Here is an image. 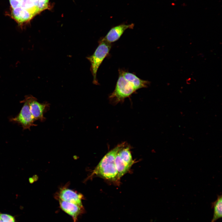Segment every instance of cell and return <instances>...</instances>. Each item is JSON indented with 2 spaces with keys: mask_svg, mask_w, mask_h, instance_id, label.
I'll return each instance as SVG.
<instances>
[{
  "mask_svg": "<svg viewBox=\"0 0 222 222\" xmlns=\"http://www.w3.org/2000/svg\"><path fill=\"white\" fill-rule=\"evenodd\" d=\"M121 146V144L118 145L103 157L94 170L93 174L112 181L119 180L115 165V158Z\"/></svg>",
  "mask_w": 222,
  "mask_h": 222,
  "instance_id": "obj_1",
  "label": "cell"
},
{
  "mask_svg": "<svg viewBox=\"0 0 222 222\" xmlns=\"http://www.w3.org/2000/svg\"><path fill=\"white\" fill-rule=\"evenodd\" d=\"M132 85L122 76L121 70H119V75L114 91L109 95V100L113 105L123 103L125 99L135 92Z\"/></svg>",
  "mask_w": 222,
  "mask_h": 222,
  "instance_id": "obj_2",
  "label": "cell"
},
{
  "mask_svg": "<svg viewBox=\"0 0 222 222\" xmlns=\"http://www.w3.org/2000/svg\"><path fill=\"white\" fill-rule=\"evenodd\" d=\"M115 163L120 179L129 171L134 163L130 147L125 142L121 143L115 156Z\"/></svg>",
  "mask_w": 222,
  "mask_h": 222,
  "instance_id": "obj_3",
  "label": "cell"
},
{
  "mask_svg": "<svg viewBox=\"0 0 222 222\" xmlns=\"http://www.w3.org/2000/svg\"><path fill=\"white\" fill-rule=\"evenodd\" d=\"M111 47V43L101 40L94 53L87 58L91 63V70L94 84H99L97 78V70L104 59L108 54Z\"/></svg>",
  "mask_w": 222,
  "mask_h": 222,
  "instance_id": "obj_4",
  "label": "cell"
},
{
  "mask_svg": "<svg viewBox=\"0 0 222 222\" xmlns=\"http://www.w3.org/2000/svg\"><path fill=\"white\" fill-rule=\"evenodd\" d=\"M35 97L32 96H27L23 101L24 104L18 115L12 119V120L20 124L24 129H29L33 126H35L34 124L35 119L33 117L30 109V102Z\"/></svg>",
  "mask_w": 222,
  "mask_h": 222,
  "instance_id": "obj_5",
  "label": "cell"
},
{
  "mask_svg": "<svg viewBox=\"0 0 222 222\" xmlns=\"http://www.w3.org/2000/svg\"><path fill=\"white\" fill-rule=\"evenodd\" d=\"M134 25L122 24L112 28L101 40L111 43L114 42L120 37L125 31L128 29H133Z\"/></svg>",
  "mask_w": 222,
  "mask_h": 222,
  "instance_id": "obj_6",
  "label": "cell"
},
{
  "mask_svg": "<svg viewBox=\"0 0 222 222\" xmlns=\"http://www.w3.org/2000/svg\"><path fill=\"white\" fill-rule=\"evenodd\" d=\"M59 202L60 208L72 217L73 222H76L79 216L84 212L83 207L60 199Z\"/></svg>",
  "mask_w": 222,
  "mask_h": 222,
  "instance_id": "obj_7",
  "label": "cell"
},
{
  "mask_svg": "<svg viewBox=\"0 0 222 222\" xmlns=\"http://www.w3.org/2000/svg\"><path fill=\"white\" fill-rule=\"evenodd\" d=\"M37 99L33 100L30 103V109L35 120H39L44 121L46 118L44 117V113L49 109L48 103H40L36 101Z\"/></svg>",
  "mask_w": 222,
  "mask_h": 222,
  "instance_id": "obj_8",
  "label": "cell"
},
{
  "mask_svg": "<svg viewBox=\"0 0 222 222\" xmlns=\"http://www.w3.org/2000/svg\"><path fill=\"white\" fill-rule=\"evenodd\" d=\"M10 15L20 26L29 22L34 17L31 13L21 7L12 9Z\"/></svg>",
  "mask_w": 222,
  "mask_h": 222,
  "instance_id": "obj_9",
  "label": "cell"
},
{
  "mask_svg": "<svg viewBox=\"0 0 222 222\" xmlns=\"http://www.w3.org/2000/svg\"><path fill=\"white\" fill-rule=\"evenodd\" d=\"M59 199L70 202L81 207H83L82 200L83 196L69 189H64L60 191L59 195Z\"/></svg>",
  "mask_w": 222,
  "mask_h": 222,
  "instance_id": "obj_10",
  "label": "cell"
},
{
  "mask_svg": "<svg viewBox=\"0 0 222 222\" xmlns=\"http://www.w3.org/2000/svg\"><path fill=\"white\" fill-rule=\"evenodd\" d=\"M121 72L124 78L132 85L136 91L141 88L147 87L150 84L149 81L142 80L133 73L123 71Z\"/></svg>",
  "mask_w": 222,
  "mask_h": 222,
  "instance_id": "obj_11",
  "label": "cell"
},
{
  "mask_svg": "<svg viewBox=\"0 0 222 222\" xmlns=\"http://www.w3.org/2000/svg\"><path fill=\"white\" fill-rule=\"evenodd\" d=\"M222 199L221 195L218 196L217 199L212 203V208L214 209L213 218L211 222H216L222 217Z\"/></svg>",
  "mask_w": 222,
  "mask_h": 222,
  "instance_id": "obj_12",
  "label": "cell"
},
{
  "mask_svg": "<svg viewBox=\"0 0 222 222\" xmlns=\"http://www.w3.org/2000/svg\"><path fill=\"white\" fill-rule=\"evenodd\" d=\"M0 222H16L14 216L0 212Z\"/></svg>",
  "mask_w": 222,
  "mask_h": 222,
  "instance_id": "obj_13",
  "label": "cell"
},
{
  "mask_svg": "<svg viewBox=\"0 0 222 222\" xmlns=\"http://www.w3.org/2000/svg\"><path fill=\"white\" fill-rule=\"evenodd\" d=\"M21 0H9L11 7L12 9L20 7Z\"/></svg>",
  "mask_w": 222,
  "mask_h": 222,
  "instance_id": "obj_14",
  "label": "cell"
}]
</instances>
